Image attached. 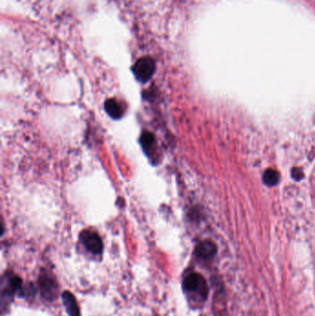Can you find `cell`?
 Segmentation results:
<instances>
[{"label": "cell", "mask_w": 315, "mask_h": 316, "mask_svg": "<svg viewBox=\"0 0 315 316\" xmlns=\"http://www.w3.org/2000/svg\"><path fill=\"white\" fill-rule=\"evenodd\" d=\"M182 288L187 295L192 299L204 302L208 295V287L204 277L198 273L187 275L182 281Z\"/></svg>", "instance_id": "1"}, {"label": "cell", "mask_w": 315, "mask_h": 316, "mask_svg": "<svg viewBox=\"0 0 315 316\" xmlns=\"http://www.w3.org/2000/svg\"><path fill=\"white\" fill-rule=\"evenodd\" d=\"M132 71L139 82L147 83L156 71V62L150 57L139 58L132 68Z\"/></svg>", "instance_id": "2"}, {"label": "cell", "mask_w": 315, "mask_h": 316, "mask_svg": "<svg viewBox=\"0 0 315 316\" xmlns=\"http://www.w3.org/2000/svg\"><path fill=\"white\" fill-rule=\"evenodd\" d=\"M22 279L17 275H13L11 273H6L2 278V286H1V303L3 304L6 300L13 297L16 292H20L22 288Z\"/></svg>", "instance_id": "3"}, {"label": "cell", "mask_w": 315, "mask_h": 316, "mask_svg": "<svg viewBox=\"0 0 315 316\" xmlns=\"http://www.w3.org/2000/svg\"><path fill=\"white\" fill-rule=\"evenodd\" d=\"M42 297L48 302L55 301L59 295V284L55 278L47 273H42L38 280Z\"/></svg>", "instance_id": "4"}, {"label": "cell", "mask_w": 315, "mask_h": 316, "mask_svg": "<svg viewBox=\"0 0 315 316\" xmlns=\"http://www.w3.org/2000/svg\"><path fill=\"white\" fill-rule=\"evenodd\" d=\"M79 239L88 252L92 254H101L103 252V241L97 233L84 230L80 233Z\"/></svg>", "instance_id": "5"}, {"label": "cell", "mask_w": 315, "mask_h": 316, "mask_svg": "<svg viewBox=\"0 0 315 316\" xmlns=\"http://www.w3.org/2000/svg\"><path fill=\"white\" fill-rule=\"evenodd\" d=\"M61 299L69 316H80V312H79L77 300L71 291H64L61 295Z\"/></svg>", "instance_id": "6"}, {"label": "cell", "mask_w": 315, "mask_h": 316, "mask_svg": "<svg viewBox=\"0 0 315 316\" xmlns=\"http://www.w3.org/2000/svg\"><path fill=\"white\" fill-rule=\"evenodd\" d=\"M217 252V247L209 240H204L198 244L195 249V254L198 258L209 260L214 257Z\"/></svg>", "instance_id": "7"}, {"label": "cell", "mask_w": 315, "mask_h": 316, "mask_svg": "<svg viewBox=\"0 0 315 316\" xmlns=\"http://www.w3.org/2000/svg\"><path fill=\"white\" fill-rule=\"evenodd\" d=\"M105 109L106 113L114 119H118L124 114V109L122 105L114 98L106 100L105 103Z\"/></svg>", "instance_id": "8"}, {"label": "cell", "mask_w": 315, "mask_h": 316, "mask_svg": "<svg viewBox=\"0 0 315 316\" xmlns=\"http://www.w3.org/2000/svg\"><path fill=\"white\" fill-rule=\"evenodd\" d=\"M156 138L155 135L150 131H145L141 136V144L145 150H150L152 146L155 144Z\"/></svg>", "instance_id": "9"}, {"label": "cell", "mask_w": 315, "mask_h": 316, "mask_svg": "<svg viewBox=\"0 0 315 316\" xmlns=\"http://www.w3.org/2000/svg\"><path fill=\"white\" fill-rule=\"evenodd\" d=\"M278 181H279V174H278V172H276V170L269 169V170L265 171V173L263 175V181L268 186L276 185Z\"/></svg>", "instance_id": "10"}]
</instances>
